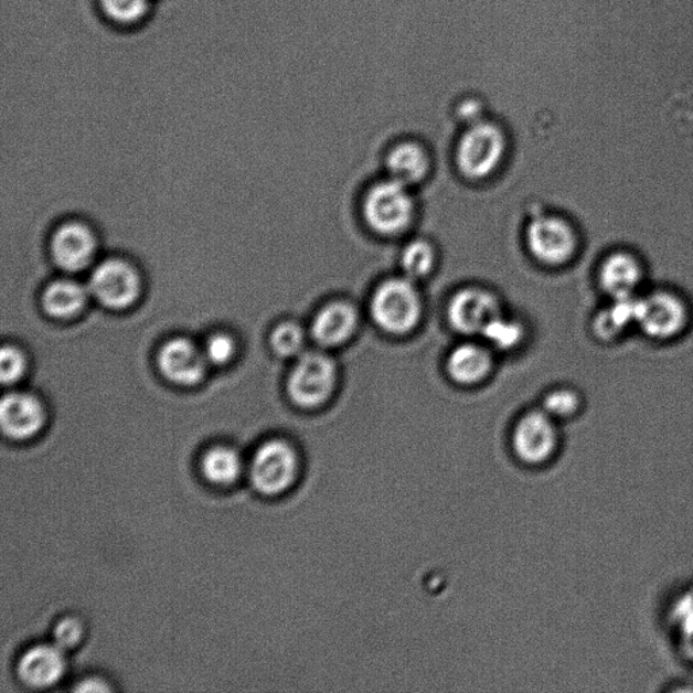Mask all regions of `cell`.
Instances as JSON below:
<instances>
[{
	"label": "cell",
	"instance_id": "6da1fadb",
	"mask_svg": "<svg viewBox=\"0 0 693 693\" xmlns=\"http://www.w3.org/2000/svg\"><path fill=\"white\" fill-rule=\"evenodd\" d=\"M412 279H390L375 290L372 314L382 330L393 334L408 333L422 318V300Z\"/></svg>",
	"mask_w": 693,
	"mask_h": 693
},
{
	"label": "cell",
	"instance_id": "7a4b0ae2",
	"mask_svg": "<svg viewBox=\"0 0 693 693\" xmlns=\"http://www.w3.org/2000/svg\"><path fill=\"white\" fill-rule=\"evenodd\" d=\"M414 207L408 186L391 179L370 190L364 201V216L375 232L392 236L408 228Z\"/></svg>",
	"mask_w": 693,
	"mask_h": 693
},
{
	"label": "cell",
	"instance_id": "3957f363",
	"mask_svg": "<svg viewBox=\"0 0 693 693\" xmlns=\"http://www.w3.org/2000/svg\"><path fill=\"white\" fill-rule=\"evenodd\" d=\"M505 151L503 131L489 122L470 125L457 149V164L463 175L481 179L492 173Z\"/></svg>",
	"mask_w": 693,
	"mask_h": 693
},
{
	"label": "cell",
	"instance_id": "277c9868",
	"mask_svg": "<svg viewBox=\"0 0 693 693\" xmlns=\"http://www.w3.org/2000/svg\"><path fill=\"white\" fill-rule=\"evenodd\" d=\"M337 385V367L331 358L308 352L298 360L290 374L288 390L292 402L303 408L326 403Z\"/></svg>",
	"mask_w": 693,
	"mask_h": 693
},
{
	"label": "cell",
	"instance_id": "5b68a950",
	"mask_svg": "<svg viewBox=\"0 0 693 693\" xmlns=\"http://www.w3.org/2000/svg\"><path fill=\"white\" fill-rule=\"evenodd\" d=\"M298 458L288 441L271 440L256 451L250 477L259 492L279 494L288 489L297 476Z\"/></svg>",
	"mask_w": 693,
	"mask_h": 693
},
{
	"label": "cell",
	"instance_id": "8992f818",
	"mask_svg": "<svg viewBox=\"0 0 693 693\" xmlns=\"http://www.w3.org/2000/svg\"><path fill=\"white\" fill-rule=\"evenodd\" d=\"M89 292L111 309L129 308L140 296V278L127 262L100 263L89 278Z\"/></svg>",
	"mask_w": 693,
	"mask_h": 693
},
{
	"label": "cell",
	"instance_id": "52a82bcc",
	"mask_svg": "<svg viewBox=\"0 0 693 693\" xmlns=\"http://www.w3.org/2000/svg\"><path fill=\"white\" fill-rule=\"evenodd\" d=\"M531 254L550 266L564 265L577 249L575 230L565 220L554 216L536 217L527 230Z\"/></svg>",
	"mask_w": 693,
	"mask_h": 693
},
{
	"label": "cell",
	"instance_id": "ba28073f",
	"mask_svg": "<svg viewBox=\"0 0 693 693\" xmlns=\"http://www.w3.org/2000/svg\"><path fill=\"white\" fill-rule=\"evenodd\" d=\"M689 319L686 308L678 296L669 291H654L641 298L637 324L654 339H671L684 330Z\"/></svg>",
	"mask_w": 693,
	"mask_h": 693
},
{
	"label": "cell",
	"instance_id": "9c48e42d",
	"mask_svg": "<svg viewBox=\"0 0 693 693\" xmlns=\"http://www.w3.org/2000/svg\"><path fill=\"white\" fill-rule=\"evenodd\" d=\"M558 433L553 417L545 411L524 415L513 433V447L518 456L529 463H542L553 456Z\"/></svg>",
	"mask_w": 693,
	"mask_h": 693
},
{
	"label": "cell",
	"instance_id": "30bf717a",
	"mask_svg": "<svg viewBox=\"0 0 693 693\" xmlns=\"http://www.w3.org/2000/svg\"><path fill=\"white\" fill-rule=\"evenodd\" d=\"M499 314L498 298L482 289L458 291L448 305V320L458 332L466 334L482 333Z\"/></svg>",
	"mask_w": 693,
	"mask_h": 693
},
{
	"label": "cell",
	"instance_id": "8fae6325",
	"mask_svg": "<svg viewBox=\"0 0 693 693\" xmlns=\"http://www.w3.org/2000/svg\"><path fill=\"white\" fill-rule=\"evenodd\" d=\"M160 372L179 385H194L205 374L206 356L188 339H172L159 352Z\"/></svg>",
	"mask_w": 693,
	"mask_h": 693
},
{
	"label": "cell",
	"instance_id": "7c38bea8",
	"mask_svg": "<svg viewBox=\"0 0 693 693\" xmlns=\"http://www.w3.org/2000/svg\"><path fill=\"white\" fill-rule=\"evenodd\" d=\"M45 412L38 398L26 393H10L0 405V423L6 435L28 439L43 428Z\"/></svg>",
	"mask_w": 693,
	"mask_h": 693
},
{
	"label": "cell",
	"instance_id": "4fadbf2b",
	"mask_svg": "<svg viewBox=\"0 0 693 693\" xmlns=\"http://www.w3.org/2000/svg\"><path fill=\"white\" fill-rule=\"evenodd\" d=\"M95 237L86 225L70 223L58 228L53 236L52 254L65 271H81L95 254Z\"/></svg>",
	"mask_w": 693,
	"mask_h": 693
},
{
	"label": "cell",
	"instance_id": "5bb4252c",
	"mask_svg": "<svg viewBox=\"0 0 693 693\" xmlns=\"http://www.w3.org/2000/svg\"><path fill=\"white\" fill-rule=\"evenodd\" d=\"M63 651L56 644H39L28 650L18 665L20 678L38 689L56 684L65 671Z\"/></svg>",
	"mask_w": 693,
	"mask_h": 693
},
{
	"label": "cell",
	"instance_id": "9a60e30c",
	"mask_svg": "<svg viewBox=\"0 0 693 693\" xmlns=\"http://www.w3.org/2000/svg\"><path fill=\"white\" fill-rule=\"evenodd\" d=\"M358 327L356 310L352 305L338 301L322 308L312 326L316 342L326 346L340 345L346 342Z\"/></svg>",
	"mask_w": 693,
	"mask_h": 693
},
{
	"label": "cell",
	"instance_id": "2e32d148",
	"mask_svg": "<svg viewBox=\"0 0 693 693\" xmlns=\"http://www.w3.org/2000/svg\"><path fill=\"white\" fill-rule=\"evenodd\" d=\"M601 288L612 298L635 296L642 282L641 263L627 253H615L603 262L599 273Z\"/></svg>",
	"mask_w": 693,
	"mask_h": 693
},
{
	"label": "cell",
	"instance_id": "e0dca14e",
	"mask_svg": "<svg viewBox=\"0 0 693 693\" xmlns=\"http://www.w3.org/2000/svg\"><path fill=\"white\" fill-rule=\"evenodd\" d=\"M492 356L487 349L477 344L457 346L448 356L447 370L458 384L473 385L491 373Z\"/></svg>",
	"mask_w": 693,
	"mask_h": 693
},
{
	"label": "cell",
	"instance_id": "ac0fdd59",
	"mask_svg": "<svg viewBox=\"0 0 693 693\" xmlns=\"http://www.w3.org/2000/svg\"><path fill=\"white\" fill-rule=\"evenodd\" d=\"M428 158L424 149L414 142H404L393 149L387 158L392 179L409 186L420 182L428 171Z\"/></svg>",
	"mask_w": 693,
	"mask_h": 693
},
{
	"label": "cell",
	"instance_id": "d6986e66",
	"mask_svg": "<svg viewBox=\"0 0 693 693\" xmlns=\"http://www.w3.org/2000/svg\"><path fill=\"white\" fill-rule=\"evenodd\" d=\"M87 292L79 284L57 280L47 286L43 305L47 314L56 319H70L79 313L86 305Z\"/></svg>",
	"mask_w": 693,
	"mask_h": 693
},
{
	"label": "cell",
	"instance_id": "ffe728a7",
	"mask_svg": "<svg viewBox=\"0 0 693 693\" xmlns=\"http://www.w3.org/2000/svg\"><path fill=\"white\" fill-rule=\"evenodd\" d=\"M639 303H641V298L636 296L614 298L611 307L601 312L596 320L597 334L603 339L611 340L632 322H638Z\"/></svg>",
	"mask_w": 693,
	"mask_h": 693
},
{
	"label": "cell",
	"instance_id": "44dd1931",
	"mask_svg": "<svg viewBox=\"0 0 693 693\" xmlns=\"http://www.w3.org/2000/svg\"><path fill=\"white\" fill-rule=\"evenodd\" d=\"M202 471L209 481L217 486H230L241 476V457L230 447H214L203 457Z\"/></svg>",
	"mask_w": 693,
	"mask_h": 693
},
{
	"label": "cell",
	"instance_id": "7402d4cb",
	"mask_svg": "<svg viewBox=\"0 0 693 693\" xmlns=\"http://www.w3.org/2000/svg\"><path fill=\"white\" fill-rule=\"evenodd\" d=\"M435 265L434 248L427 242L416 241L405 247L402 266L409 279H419L431 273Z\"/></svg>",
	"mask_w": 693,
	"mask_h": 693
},
{
	"label": "cell",
	"instance_id": "603a6c76",
	"mask_svg": "<svg viewBox=\"0 0 693 693\" xmlns=\"http://www.w3.org/2000/svg\"><path fill=\"white\" fill-rule=\"evenodd\" d=\"M483 338L500 350H511L523 339V328L519 322L499 314L482 331Z\"/></svg>",
	"mask_w": 693,
	"mask_h": 693
},
{
	"label": "cell",
	"instance_id": "cb8c5ba5",
	"mask_svg": "<svg viewBox=\"0 0 693 693\" xmlns=\"http://www.w3.org/2000/svg\"><path fill=\"white\" fill-rule=\"evenodd\" d=\"M273 349L282 356L297 355L303 345V332L296 322H284L271 334Z\"/></svg>",
	"mask_w": 693,
	"mask_h": 693
},
{
	"label": "cell",
	"instance_id": "d4e9b609",
	"mask_svg": "<svg viewBox=\"0 0 693 693\" xmlns=\"http://www.w3.org/2000/svg\"><path fill=\"white\" fill-rule=\"evenodd\" d=\"M582 405L578 394L571 390H557L548 393L545 403H543V411L552 417L557 419H565L576 414Z\"/></svg>",
	"mask_w": 693,
	"mask_h": 693
},
{
	"label": "cell",
	"instance_id": "484cf974",
	"mask_svg": "<svg viewBox=\"0 0 693 693\" xmlns=\"http://www.w3.org/2000/svg\"><path fill=\"white\" fill-rule=\"evenodd\" d=\"M106 14L118 22H135L146 14L148 0H100Z\"/></svg>",
	"mask_w": 693,
	"mask_h": 693
},
{
	"label": "cell",
	"instance_id": "4316f807",
	"mask_svg": "<svg viewBox=\"0 0 693 693\" xmlns=\"http://www.w3.org/2000/svg\"><path fill=\"white\" fill-rule=\"evenodd\" d=\"M25 358L14 346L6 345L0 352V379L3 384H14L25 372Z\"/></svg>",
	"mask_w": 693,
	"mask_h": 693
},
{
	"label": "cell",
	"instance_id": "83f0119b",
	"mask_svg": "<svg viewBox=\"0 0 693 693\" xmlns=\"http://www.w3.org/2000/svg\"><path fill=\"white\" fill-rule=\"evenodd\" d=\"M203 354H205L207 362H212L214 364H225L226 362H230L233 354H235V343H233V340L228 337V334H213V337L207 340L205 352H203Z\"/></svg>",
	"mask_w": 693,
	"mask_h": 693
},
{
	"label": "cell",
	"instance_id": "f1b7e54d",
	"mask_svg": "<svg viewBox=\"0 0 693 693\" xmlns=\"http://www.w3.org/2000/svg\"><path fill=\"white\" fill-rule=\"evenodd\" d=\"M83 636V627L81 621L74 618H65L58 621L53 637H55V644L62 650H67L76 647L79 643Z\"/></svg>",
	"mask_w": 693,
	"mask_h": 693
},
{
	"label": "cell",
	"instance_id": "f546056e",
	"mask_svg": "<svg viewBox=\"0 0 693 693\" xmlns=\"http://www.w3.org/2000/svg\"><path fill=\"white\" fill-rule=\"evenodd\" d=\"M673 618L685 638L693 642V595L681 597L674 606Z\"/></svg>",
	"mask_w": 693,
	"mask_h": 693
},
{
	"label": "cell",
	"instance_id": "4dcf8cb0",
	"mask_svg": "<svg viewBox=\"0 0 693 693\" xmlns=\"http://www.w3.org/2000/svg\"><path fill=\"white\" fill-rule=\"evenodd\" d=\"M482 115V106L480 102L475 99L465 100L462 105L458 107V116L463 119V121L469 122L470 125H475L480 122V117Z\"/></svg>",
	"mask_w": 693,
	"mask_h": 693
},
{
	"label": "cell",
	"instance_id": "1f68e13d",
	"mask_svg": "<svg viewBox=\"0 0 693 693\" xmlns=\"http://www.w3.org/2000/svg\"><path fill=\"white\" fill-rule=\"evenodd\" d=\"M81 691H107L109 686L99 683V681H88L87 684H83L79 689Z\"/></svg>",
	"mask_w": 693,
	"mask_h": 693
}]
</instances>
